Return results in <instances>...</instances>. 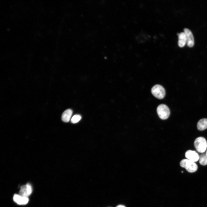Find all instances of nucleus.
<instances>
[{"instance_id": "9", "label": "nucleus", "mask_w": 207, "mask_h": 207, "mask_svg": "<svg viewBox=\"0 0 207 207\" xmlns=\"http://www.w3.org/2000/svg\"><path fill=\"white\" fill-rule=\"evenodd\" d=\"M149 38V35L144 32H140L136 36V41L140 43L147 41Z\"/></svg>"}, {"instance_id": "6", "label": "nucleus", "mask_w": 207, "mask_h": 207, "mask_svg": "<svg viewBox=\"0 0 207 207\" xmlns=\"http://www.w3.org/2000/svg\"><path fill=\"white\" fill-rule=\"evenodd\" d=\"M184 31L185 35L187 46L189 47H192L194 45V39L192 32L187 28H185Z\"/></svg>"}, {"instance_id": "14", "label": "nucleus", "mask_w": 207, "mask_h": 207, "mask_svg": "<svg viewBox=\"0 0 207 207\" xmlns=\"http://www.w3.org/2000/svg\"><path fill=\"white\" fill-rule=\"evenodd\" d=\"M81 116L79 114H75L72 118L71 121L72 123H76L78 122L81 119Z\"/></svg>"}, {"instance_id": "1", "label": "nucleus", "mask_w": 207, "mask_h": 207, "mask_svg": "<svg viewBox=\"0 0 207 207\" xmlns=\"http://www.w3.org/2000/svg\"><path fill=\"white\" fill-rule=\"evenodd\" d=\"M180 166L185 168L189 172H193L197 170V164L193 161L187 159L182 160L180 162Z\"/></svg>"}, {"instance_id": "15", "label": "nucleus", "mask_w": 207, "mask_h": 207, "mask_svg": "<svg viewBox=\"0 0 207 207\" xmlns=\"http://www.w3.org/2000/svg\"><path fill=\"white\" fill-rule=\"evenodd\" d=\"M116 207H126V206L122 205H119L117 206Z\"/></svg>"}, {"instance_id": "16", "label": "nucleus", "mask_w": 207, "mask_h": 207, "mask_svg": "<svg viewBox=\"0 0 207 207\" xmlns=\"http://www.w3.org/2000/svg\"><path fill=\"white\" fill-rule=\"evenodd\" d=\"M206 155H207V151H206Z\"/></svg>"}, {"instance_id": "12", "label": "nucleus", "mask_w": 207, "mask_h": 207, "mask_svg": "<svg viewBox=\"0 0 207 207\" xmlns=\"http://www.w3.org/2000/svg\"><path fill=\"white\" fill-rule=\"evenodd\" d=\"M197 127L200 131H203L207 128V119L202 118L198 122Z\"/></svg>"}, {"instance_id": "7", "label": "nucleus", "mask_w": 207, "mask_h": 207, "mask_svg": "<svg viewBox=\"0 0 207 207\" xmlns=\"http://www.w3.org/2000/svg\"><path fill=\"white\" fill-rule=\"evenodd\" d=\"M185 156L187 159L194 162H196L199 160L200 156L195 151L188 150L186 152Z\"/></svg>"}, {"instance_id": "13", "label": "nucleus", "mask_w": 207, "mask_h": 207, "mask_svg": "<svg viewBox=\"0 0 207 207\" xmlns=\"http://www.w3.org/2000/svg\"><path fill=\"white\" fill-rule=\"evenodd\" d=\"M199 162L201 165L205 166L207 165V156L206 154H201L199 157Z\"/></svg>"}, {"instance_id": "2", "label": "nucleus", "mask_w": 207, "mask_h": 207, "mask_svg": "<svg viewBox=\"0 0 207 207\" xmlns=\"http://www.w3.org/2000/svg\"><path fill=\"white\" fill-rule=\"evenodd\" d=\"M194 144L196 150L200 153L204 152L207 149V141L203 137H199L197 138L195 140Z\"/></svg>"}, {"instance_id": "4", "label": "nucleus", "mask_w": 207, "mask_h": 207, "mask_svg": "<svg viewBox=\"0 0 207 207\" xmlns=\"http://www.w3.org/2000/svg\"><path fill=\"white\" fill-rule=\"evenodd\" d=\"M151 92L154 97L160 99H163L165 95L164 89L162 86L159 85L154 86L152 89Z\"/></svg>"}, {"instance_id": "5", "label": "nucleus", "mask_w": 207, "mask_h": 207, "mask_svg": "<svg viewBox=\"0 0 207 207\" xmlns=\"http://www.w3.org/2000/svg\"><path fill=\"white\" fill-rule=\"evenodd\" d=\"M32 192V188L31 185L29 183L22 186L19 192L20 195L28 198Z\"/></svg>"}, {"instance_id": "3", "label": "nucleus", "mask_w": 207, "mask_h": 207, "mask_svg": "<svg viewBox=\"0 0 207 207\" xmlns=\"http://www.w3.org/2000/svg\"><path fill=\"white\" fill-rule=\"evenodd\" d=\"M157 112L159 118L162 120L167 119L170 115V111L166 105L161 104L158 106Z\"/></svg>"}, {"instance_id": "10", "label": "nucleus", "mask_w": 207, "mask_h": 207, "mask_svg": "<svg viewBox=\"0 0 207 207\" xmlns=\"http://www.w3.org/2000/svg\"><path fill=\"white\" fill-rule=\"evenodd\" d=\"M72 113V111L70 109H68L65 110L62 114V120L65 122H68L71 119Z\"/></svg>"}, {"instance_id": "17", "label": "nucleus", "mask_w": 207, "mask_h": 207, "mask_svg": "<svg viewBox=\"0 0 207 207\" xmlns=\"http://www.w3.org/2000/svg\"><path fill=\"white\" fill-rule=\"evenodd\" d=\"M181 172L182 173H183V171H181Z\"/></svg>"}, {"instance_id": "11", "label": "nucleus", "mask_w": 207, "mask_h": 207, "mask_svg": "<svg viewBox=\"0 0 207 207\" xmlns=\"http://www.w3.org/2000/svg\"><path fill=\"white\" fill-rule=\"evenodd\" d=\"M178 35L179 40L178 45L180 47H184L186 43V39L185 34L184 32H182L177 34Z\"/></svg>"}, {"instance_id": "8", "label": "nucleus", "mask_w": 207, "mask_h": 207, "mask_svg": "<svg viewBox=\"0 0 207 207\" xmlns=\"http://www.w3.org/2000/svg\"><path fill=\"white\" fill-rule=\"evenodd\" d=\"M14 201L19 205H24L27 204L29 201L27 197L22 196L19 194H15L13 197Z\"/></svg>"}]
</instances>
